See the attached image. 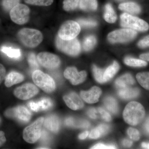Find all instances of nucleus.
I'll use <instances>...</instances> for the list:
<instances>
[{"label": "nucleus", "instance_id": "nucleus-42", "mask_svg": "<svg viewBox=\"0 0 149 149\" xmlns=\"http://www.w3.org/2000/svg\"><path fill=\"white\" fill-rule=\"evenodd\" d=\"M89 135V138L91 139H97L102 136L100 132L97 127L92 130Z\"/></svg>", "mask_w": 149, "mask_h": 149}, {"label": "nucleus", "instance_id": "nucleus-28", "mask_svg": "<svg viewBox=\"0 0 149 149\" xmlns=\"http://www.w3.org/2000/svg\"><path fill=\"white\" fill-rule=\"evenodd\" d=\"M97 40L93 35H90L85 37L83 42V47L84 50L88 52L91 50L95 46Z\"/></svg>", "mask_w": 149, "mask_h": 149}, {"label": "nucleus", "instance_id": "nucleus-4", "mask_svg": "<svg viewBox=\"0 0 149 149\" xmlns=\"http://www.w3.org/2000/svg\"><path fill=\"white\" fill-rule=\"evenodd\" d=\"M35 85L47 93H52L56 88L55 83L52 77L41 70H36L32 74Z\"/></svg>", "mask_w": 149, "mask_h": 149}, {"label": "nucleus", "instance_id": "nucleus-40", "mask_svg": "<svg viewBox=\"0 0 149 149\" xmlns=\"http://www.w3.org/2000/svg\"><path fill=\"white\" fill-rule=\"evenodd\" d=\"M116 148L115 146L113 145H106L102 143L96 144L94 146L91 148L93 149H108Z\"/></svg>", "mask_w": 149, "mask_h": 149}, {"label": "nucleus", "instance_id": "nucleus-46", "mask_svg": "<svg viewBox=\"0 0 149 149\" xmlns=\"http://www.w3.org/2000/svg\"><path fill=\"white\" fill-rule=\"evenodd\" d=\"M74 122V119L72 117L68 118L65 120V125L70 127H73Z\"/></svg>", "mask_w": 149, "mask_h": 149}, {"label": "nucleus", "instance_id": "nucleus-50", "mask_svg": "<svg viewBox=\"0 0 149 149\" xmlns=\"http://www.w3.org/2000/svg\"><path fill=\"white\" fill-rule=\"evenodd\" d=\"M89 132L88 131H85L83 133L80 134L79 136V139L80 140H84L87 138L89 135Z\"/></svg>", "mask_w": 149, "mask_h": 149}, {"label": "nucleus", "instance_id": "nucleus-33", "mask_svg": "<svg viewBox=\"0 0 149 149\" xmlns=\"http://www.w3.org/2000/svg\"><path fill=\"white\" fill-rule=\"evenodd\" d=\"M37 103L40 107V110H42L49 109L53 105L52 100L48 98H44Z\"/></svg>", "mask_w": 149, "mask_h": 149}, {"label": "nucleus", "instance_id": "nucleus-17", "mask_svg": "<svg viewBox=\"0 0 149 149\" xmlns=\"http://www.w3.org/2000/svg\"><path fill=\"white\" fill-rule=\"evenodd\" d=\"M44 125L48 130L54 133L58 132L60 128V121L58 118L55 115L48 116L44 120Z\"/></svg>", "mask_w": 149, "mask_h": 149}, {"label": "nucleus", "instance_id": "nucleus-21", "mask_svg": "<svg viewBox=\"0 0 149 149\" xmlns=\"http://www.w3.org/2000/svg\"><path fill=\"white\" fill-rule=\"evenodd\" d=\"M119 66L117 62L115 61L111 65L107 68L104 72V83L109 81L114 76L119 70Z\"/></svg>", "mask_w": 149, "mask_h": 149}, {"label": "nucleus", "instance_id": "nucleus-45", "mask_svg": "<svg viewBox=\"0 0 149 149\" xmlns=\"http://www.w3.org/2000/svg\"><path fill=\"white\" fill-rule=\"evenodd\" d=\"M29 106L33 111H38L40 110V107L38 103L34 102H31L29 103Z\"/></svg>", "mask_w": 149, "mask_h": 149}, {"label": "nucleus", "instance_id": "nucleus-7", "mask_svg": "<svg viewBox=\"0 0 149 149\" xmlns=\"http://www.w3.org/2000/svg\"><path fill=\"white\" fill-rule=\"evenodd\" d=\"M81 28L77 22L68 20L65 22L59 29L58 36L63 40H72L79 35Z\"/></svg>", "mask_w": 149, "mask_h": 149}, {"label": "nucleus", "instance_id": "nucleus-18", "mask_svg": "<svg viewBox=\"0 0 149 149\" xmlns=\"http://www.w3.org/2000/svg\"><path fill=\"white\" fill-rule=\"evenodd\" d=\"M120 10L125 12L126 13L131 14H138L141 12V7L138 4L133 2L122 3L118 6Z\"/></svg>", "mask_w": 149, "mask_h": 149}, {"label": "nucleus", "instance_id": "nucleus-24", "mask_svg": "<svg viewBox=\"0 0 149 149\" xmlns=\"http://www.w3.org/2000/svg\"><path fill=\"white\" fill-rule=\"evenodd\" d=\"M104 103L107 109L111 113L116 114L118 112L117 102L114 98L111 97H107L104 100Z\"/></svg>", "mask_w": 149, "mask_h": 149}, {"label": "nucleus", "instance_id": "nucleus-15", "mask_svg": "<svg viewBox=\"0 0 149 149\" xmlns=\"http://www.w3.org/2000/svg\"><path fill=\"white\" fill-rule=\"evenodd\" d=\"M63 100L67 106L73 110L81 109L84 103L79 96L74 93H71L63 97Z\"/></svg>", "mask_w": 149, "mask_h": 149}, {"label": "nucleus", "instance_id": "nucleus-48", "mask_svg": "<svg viewBox=\"0 0 149 149\" xmlns=\"http://www.w3.org/2000/svg\"><path fill=\"white\" fill-rule=\"evenodd\" d=\"M6 138L5 136V133L2 131H0V147L6 142Z\"/></svg>", "mask_w": 149, "mask_h": 149}, {"label": "nucleus", "instance_id": "nucleus-37", "mask_svg": "<svg viewBox=\"0 0 149 149\" xmlns=\"http://www.w3.org/2000/svg\"><path fill=\"white\" fill-rule=\"evenodd\" d=\"M98 112L100 113L102 118L107 122H109L111 119V116L109 113L102 108H99Z\"/></svg>", "mask_w": 149, "mask_h": 149}, {"label": "nucleus", "instance_id": "nucleus-44", "mask_svg": "<svg viewBox=\"0 0 149 149\" xmlns=\"http://www.w3.org/2000/svg\"><path fill=\"white\" fill-rule=\"evenodd\" d=\"M6 70L4 67L0 63V84L3 82L5 77Z\"/></svg>", "mask_w": 149, "mask_h": 149}, {"label": "nucleus", "instance_id": "nucleus-6", "mask_svg": "<svg viewBox=\"0 0 149 149\" xmlns=\"http://www.w3.org/2000/svg\"><path fill=\"white\" fill-rule=\"evenodd\" d=\"M44 121V118H40L24 129L23 137L24 141L29 143H34L39 140Z\"/></svg>", "mask_w": 149, "mask_h": 149}, {"label": "nucleus", "instance_id": "nucleus-53", "mask_svg": "<svg viewBox=\"0 0 149 149\" xmlns=\"http://www.w3.org/2000/svg\"><path fill=\"white\" fill-rule=\"evenodd\" d=\"M141 146L144 149H149V143L143 142L141 144Z\"/></svg>", "mask_w": 149, "mask_h": 149}, {"label": "nucleus", "instance_id": "nucleus-5", "mask_svg": "<svg viewBox=\"0 0 149 149\" xmlns=\"http://www.w3.org/2000/svg\"><path fill=\"white\" fill-rule=\"evenodd\" d=\"M57 48L61 52L71 56L78 55L81 50L80 43L76 38L65 40L61 39L58 36L56 40Z\"/></svg>", "mask_w": 149, "mask_h": 149}, {"label": "nucleus", "instance_id": "nucleus-25", "mask_svg": "<svg viewBox=\"0 0 149 149\" xmlns=\"http://www.w3.org/2000/svg\"><path fill=\"white\" fill-rule=\"evenodd\" d=\"M0 50L11 58L18 59L21 57V52L19 49H13L10 47L3 46Z\"/></svg>", "mask_w": 149, "mask_h": 149}, {"label": "nucleus", "instance_id": "nucleus-55", "mask_svg": "<svg viewBox=\"0 0 149 149\" xmlns=\"http://www.w3.org/2000/svg\"><path fill=\"white\" fill-rule=\"evenodd\" d=\"M1 118H0V124H1Z\"/></svg>", "mask_w": 149, "mask_h": 149}, {"label": "nucleus", "instance_id": "nucleus-54", "mask_svg": "<svg viewBox=\"0 0 149 149\" xmlns=\"http://www.w3.org/2000/svg\"><path fill=\"white\" fill-rule=\"evenodd\" d=\"M38 149H48V148H44V147H43V148H38Z\"/></svg>", "mask_w": 149, "mask_h": 149}, {"label": "nucleus", "instance_id": "nucleus-13", "mask_svg": "<svg viewBox=\"0 0 149 149\" xmlns=\"http://www.w3.org/2000/svg\"><path fill=\"white\" fill-rule=\"evenodd\" d=\"M64 75L66 79L70 80L72 85H77L85 81L87 77V73L85 71L78 72L75 67H70L65 70Z\"/></svg>", "mask_w": 149, "mask_h": 149}, {"label": "nucleus", "instance_id": "nucleus-16", "mask_svg": "<svg viewBox=\"0 0 149 149\" xmlns=\"http://www.w3.org/2000/svg\"><path fill=\"white\" fill-rule=\"evenodd\" d=\"M118 94L121 98L125 100H129L138 97L140 94V91L138 88H132L127 87L119 88Z\"/></svg>", "mask_w": 149, "mask_h": 149}, {"label": "nucleus", "instance_id": "nucleus-9", "mask_svg": "<svg viewBox=\"0 0 149 149\" xmlns=\"http://www.w3.org/2000/svg\"><path fill=\"white\" fill-rule=\"evenodd\" d=\"M30 9L27 6L19 3L12 9L10 12L11 19L15 23L23 24L29 19Z\"/></svg>", "mask_w": 149, "mask_h": 149}, {"label": "nucleus", "instance_id": "nucleus-22", "mask_svg": "<svg viewBox=\"0 0 149 149\" xmlns=\"http://www.w3.org/2000/svg\"><path fill=\"white\" fill-rule=\"evenodd\" d=\"M104 18L107 22L110 23H114L116 21L117 19L116 13L111 4H107L105 6Z\"/></svg>", "mask_w": 149, "mask_h": 149}, {"label": "nucleus", "instance_id": "nucleus-19", "mask_svg": "<svg viewBox=\"0 0 149 149\" xmlns=\"http://www.w3.org/2000/svg\"><path fill=\"white\" fill-rule=\"evenodd\" d=\"M24 80V76L19 72L13 71L9 73L5 79L6 87L10 88L15 84L21 83Z\"/></svg>", "mask_w": 149, "mask_h": 149}, {"label": "nucleus", "instance_id": "nucleus-35", "mask_svg": "<svg viewBox=\"0 0 149 149\" xmlns=\"http://www.w3.org/2000/svg\"><path fill=\"white\" fill-rule=\"evenodd\" d=\"M35 54L33 53L29 54L28 57V62L29 66L33 69H38L39 68L38 61H37Z\"/></svg>", "mask_w": 149, "mask_h": 149}, {"label": "nucleus", "instance_id": "nucleus-32", "mask_svg": "<svg viewBox=\"0 0 149 149\" xmlns=\"http://www.w3.org/2000/svg\"><path fill=\"white\" fill-rule=\"evenodd\" d=\"M20 0H3L2 2L3 8L6 10L10 11L15 6L19 3Z\"/></svg>", "mask_w": 149, "mask_h": 149}, {"label": "nucleus", "instance_id": "nucleus-36", "mask_svg": "<svg viewBox=\"0 0 149 149\" xmlns=\"http://www.w3.org/2000/svg\"><path fill=\"white\" fill-rule=\"evenodd\" d=\"M128 136L130 139L134 141H138L140 139V133L137 129L129 128L127 130Z\"/></svg>", "mask_w": 149, "mask_h": 149}, {"label": "nucleus", "instance_id": "nucleus-20", "mask_svg": "<svg viewBox=\"0 0 149 149\" xmlns=\"http://www.w3.org/2000/svg\"><path fill=\"white\" fill-rule=\"evenodd\" d=\"M135 83L134 78L129 73L123 74L118 78L115 81L116 86L118 89L129 87L130 85H134Z\"/></svg>", "mask_w": 149, "mask_h": 149}, {"label": "nucleus", "instance_id": "nucleus-10", "mask_svg": "<svg viewBox=\"0 0 149 149\" xmlns=\"http://www.w3.org/2000/svg\"><path fill=\"white\" fill-rule=\"evenodd\" d=\"M37 58L40 64L47 69H56L60 65L59 58L50 53L46 52L40 53L37 55Z\"/></svg>", "mask_w": 149, "mask_h": 149}, {"label": "nucleus", "instance_id": "nucleus-11", "mask_svg": "<svg viewBox=\"0 0 149 149\" xmlns=\"http://www.w3.org/2000/svg\"><path fill=\"white\" fill-rule=\"evenodd\" d=\"M39 93V90L32 83H26L16 88L14 95L18 99L27 100L34 97Z\"/></svg>", "mask_w": 149, "mask_h": 149}, {"label": "nucleus", "instance_id": "nucleus-1", "mask_svg": "<svg viewBox=\"0 0 149 149\" xmlns=\"http://www.w3.org/2000/svg\"><path fill=\"white\" fill-rule=\"evenodd\" d=\"M145 115L144 107L138 102H131L126 106L123 112V119L129 125H136L143 120Z\"/></svg>", "mask_w": 149, "mask_h": 149}, {"label": "nucleus", "instance_id": "nucleus-3", "mask_svg": "<svg viewBox=\"0 0 149 149\" xmlns=\"http://www.w3.org/2000/svg\"><path fill=\"white\" fill-rule=\"evenodd\" d=\"M120 19V25L123 27L140 32L148 30L149 26L146 21L129 14L126 13L122 14Z\"/></svg>", "mask_w": 149, "mask_h": 149}, {"label": "nucleus", "instance_id": "nucleus-31", "mask_svg": "<svg viewBox=\"0 0 149 149\" xmlns=\"http://www.w3.org/2000/svg\"><path fill=\"white\" fill-rule=\"evenodd\" d=\"M24 1L26 3L32 5L47 6L52 5L54 0H24Z\"/></svg>", "mask_w": 149, "mask_h": 149}, {"label": "nucleus", "instance_id": "nucleus-38", "mask_svg": "<svg viewBox=\"0 0 149 149\" xmlns=\"http://www.w3.org/2000/svg\"><path fill=\"white\" fill-rule=\"evenodd\" d=\"M90 123L88 121L86 120H81L77 122L74 120V126L73 127L77 128H86L90 127Z\"/></svg>", "mask_w": 149, "mask_h": 149}, {"label": "nucleus", "instance_id": "nucleus-12", "mask_svg": "<svg viewBox=\"0 0 149 149\" xmlns=\"http://www.w3.org/2000/svg\"><path fill=\"white\" fill-rule=\"evenodd\" d=\"M6 117L17 118L23 122L29 121L31 117V113L26 107L22 106L10 109L5 112Z\"/></svg>", "mask_w": 149, "mask_h": 149}, {"label": "nucleus", "instance_id": "nucleus-23", "mask_svg": "<svg viewBox=\"0 0 149 149\" xmlns=\"http://www.w3.org/2000/svg\"><path fill=\"white\" fill-rule=\"evenodd\" d=\"M97 6V0H80L79 3L80 8L86 11L96 10Z\"/></svg>", "mask_w": 149, "mask_h": 149}, {"label": "nucleus", "instance_id": "nucleus-30", "mask_svg": "<svg viewBox=\"0 0 149 149\" xmlns=\"http://www.w3.org/2000/svg\"><path fill=\"white\" fill-rule=\"evenodd\" d=\"M105 70L98 68L95 65L93 66V71L94 77L97 82L100 83H104L103 76Z\"/></svg>", "mask_w": 149, "mask_h": 149}, {"label": "nucleus", "instance_id": "nucleus-8", "mask_svg": "<svg viewBox=\"0 0 149 149\" xmlns=\"http://www.w3.org/2000/svg\"><path fill=\"white\" fill-rule=\"evenodd\" d=\"M137 34V32L133 29H121L110 32L107 38L111 43L127 42L135 39Z\"/></svg>", "mask_w": 149, "mask_h": 149}, {"label": "nucleus", "instance_id": "nucleus-49", "mask_svg": "<svg viewBox=\"0 0 149 149\" xmlns=\"http://www.w3.org/2000/svg\"><path fill=\"white\" fill-rule=\"evenodd\" d=\"M122 144L124 147L129 148L133 145V142L128 139H125L123 141Z\"/></svg>", "mask_w": 149, "mask_h": 149}, {"label": "nucleus", "instance_id": "nucleus-43", "mask_svg": "<svg viewBox=\"0 0 149 149\" xmlns=\"http://www.w3.org/2000/svg\"><path fill=\"white\" fill-rule=\"evenodd\" d=\"M97 111L94 108H92L88 110L87 112V114L89 117L93 119H95L97 118Z\"/></svg>", "mask_w": 149, "mask_h": 149}, {"label": "nucleus", "instance_id": "nucleus-51", "mask_svg": "<svg viewBox=\"0 0 149 149\" xmlns=\"http://www.w3.org/2000/svg\"><path fill=\"white\" fill-rule=\"evenodd\" d=\"M140 57L141 59L149 61V53L142 54L140 55Z\"/></svg>", "mask_w": 149, "mask_h": 149}, {"label": "nucleus", "instance_id": "nucleus-26", "mask_svg": "<svg viewBox=\"0 0 149 149\" xmlns=\"http://www.w3.org/2000/svg\"><path fill=\"white\" fill-rule=\"evenodd\" d=\"M136 78L142 87L149 91V72H143L138 73Z\"/></svg>", "mask_w": 149, "mask_h": 149}, {"label": "nucleus", "instance_id": "nucleus-34", "mask_svg": "<svg viewBox=\"0 0 149 149\" xmlns=\"http://www.w3.org/2000/svg\"><path fill=\"white\" fill-rule=\"evenodd\" d=\"M80 26L83 27H95L97 23L96 22L92 19H80L77 22Z\"/></svg>", "mask_w": 149, "mask_h": 149}, {"label": "nucleus", "instance_id": "nucleus-39", "mask_svg": "<svg viewBox=\"0 0 149 149\" xmlns=\"http://www.w3.org/2000/svg\"><path fill=\"white\" fill-rule=\"evenodd\" d=\"M138 45L141 48L149 47V35L140 40Z\"/></svg>", "mask_w": 149, "mask_h": 149}, {"label": "nucleus", "instance_id": "nucleus-41", "mask_svg": "<svg viewBox=\"0 0 149 149\" xmlns=\"http://www.w3.org/2000/svg\"><path fill=\"white\" fill-rule=\"evenodd\" d=\"M97 128L100 132L102 136L106 134L109 130V126L105 124H100Z\"/></svg>", "mask_w": 149, "mask_h": 149}, {"label": "nucleus", "instance_id": "nucleus-14", "mask_svg": "<svg viewBox=\"0 0 149 149\" xmlns=\"http://www.w3.org/2000/svg\"><path fill=\"white\" fill-rule=\"evenodd\" d=\"M102 94V91L99 87H93L90 91H82L80 93L81 98L89 104L95 103L98 102Z\"/></svg>", "mask_w": 149, "mask_h": 149}, {"label": "nucleus", "instance_id": "nucleus-2", "mask_svg": "<svg viewBox=\"0 0 149 149\" xmlns=\"http://www.w3.org/2000/svg\"><path fill=\"white\" fill-rule=\"evenodd\" d=\"M19 40L24 46L29 48H35L42 42V34L37 29L23 28L17 34Z\"/></svg>", "mask_w": 149, "mask_h": 149}, {"label": "nucleus", "instance_id": "nucleus-29", "mask_svg": "<svg viewBox=\"0 0 149 149\" xmlns=\"http://www.w3.org/2000/svg\"><path fill=\"white\" fill-rule=\"evenodd\" d=\"M80 0H64L63 2V8L67 11L74 10L79 4Z\"/></svg>", "mask_w": 149, "mask_h": 149}, {"label": "nucleus", "instance_id": "nucleus-27", "mask_svg": "<svg viewBox=\"0 0 149 149\" xmlns=\"http://www.w3.org/2000/svg\"><path fill=\"white\" fill-rule=\"evenodd\" d=\"M124 63L128 66L135 67H141L146 66L147 63L143 60L138 59L130 57L125 58Z\"/></svg>", "mask_w": 149, "mask_h": 149}, {"label": "nucleus", "instance_id": "nucleus-52", "mask_svg": "<svg viewBox=\"0 0 149 149\" xmlns=\"http://www.w3.org/2000/svg\"><path fill=\"white\" fill-rule=\"evenodd\" d=\"M41 139H42V140H43V141L47 140V138L48 137V135L47 134V132L45 131V130H43L42 132L41 133Z\"/></svg>", "mask_w": 149, "mask_h": 149}, {"label": "nucleus", "instance_id": "nucleus-47", "mask_svg": "<svg viewBox=\"0 0 149 149\" xmlns=\"http://www.w3.org/2000/svg\"><path fill=\"white\" fill-rule=\"evenodd\" d=\"M143 127L145 132L149 135V116L144 123Z\"/></svg>", "mask_w": 149, "mask_h": 149}]
</instances>
